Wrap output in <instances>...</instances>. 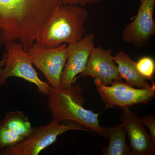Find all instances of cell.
Returning a JSON list of instances; mask_svg holds the SVG:
<instances>
[{"label": "cell", "mask_w": 155, "mask_h": 155, "mask_svg": "<svg viewBox=\"0 0 155 155\" xmlns=\"http://www.w3.org/2000/svg\"><path fill=\"white\" fill-rule=\"evenodd\" d=\"M142 124L149 130V135L153 143L155 145V116L152 114L146 115L140 119Z\"/></svg>", "instance_id": "cell-16"}, {"label": "cell", "mask_w": 155, "mask_h": 155, "mask_svg": "<svg viewBox=\"0 0 155 155\" xmlns=\"http://www.w3.org/2000/svg\"><path fill=\"white\" fill-rule=\"evenodd\" d=\"M24 137L11 132L0 122V150L12 146L24 139Z\"/></svg>", "instance_id": "cell-14"}, {"label": "cell", "mask_w": 155, "mask_h": 155, "mask_svg": "<svg viewBox=\"0 0 155 155\" xmlns=\"http://www.w3.org/2000/svg\"><path fill=\"white\" fill-rule=\"evenodd\" d=\"M88 17L84 8L63 5L52 14L37 42L45 47L52 48L79 41L85 35Z\"/></svg>", "instance_id": "cell-1"}, {"label": "cell", "mask_w": 155, "mask_h": 155, "mask_svg": "<svg viewBox=\"0 0 155 155\" xmlns=\"http://www.w3.org/2000/svg\"><path fill=\"white\" fill-rule=\"evenodd\" d=\"M81 89L78 85H73L70 89L58 90L51 87L48 97V105L53 119L61 122L71 120L100 136L107 138L105 127L100 125L99 114L83 107L84 99Z\"/></svg>", "instance_id": "cell-2"}, {"label": "cell", "mask_w": 155, "mask_h": 155, "mask_svg": "<svg viewBox=\"0 0 155 155\" xmlns=\"http://www.w3.org/2000/svg\"><path fill=\"white\" fill-rule=\"evenodd\" d=\"M119 120L127 134L133 155H154L155 145L151 140L138 115L129 107L121 108Z\"/></svg>", "instance_id": "cell-10"}, {"label": "cell", "mask_w": 155, "mask_h": 155, "mask_svg": "<svg viewBox=\"0 0 155 155\" xmlns=\"http://www.w3.org/2000/svg\"><path fill=\"white\" fill-rule=\"evenodd\" d=\"M94 81L106 108L129 107L147 104L155 97V84L153 81L151 87L144 89L134 88L122 81H116L110 85H104L97 80Z\"/></svg>", "instance_id": "cell-5"}, {"label": "cell", "mask_w": 155, "mask_h": 155, "mask_svg": "<svg viewBox=\"0 0 155 155\" xmlns=\"http://www.w3.org/2000/svg\"><path fill=\"white\" fill-rule=\"evenodd\" d=\"M94 35H85L79 41L69 44L67 46V57L61 78V90L72 88L76 76L85 69L87 60L94 47Z\"/></svg>", "instance_id": "cell-7"}, {"label": "cell", "mask_w": 155, "mask_h": 155, "mask_svg": "<svg viewBox=\"0 0 155 155\" xmlns=\"http://www.w3.org/2000/svg\"><path fill=\"white\" fill-rule=\"evenodd\" d=\"M155 0H143L140 3L135 18L122 31V39L124 42L141 48L155 35Z\"/></svg>", "instance_id": "cell-8"}, {"label": "cell", "mask_w": 155, "mask_h": 155, "mask_svg": "<svg viewBox=\"0 0 155 155\" xmlns=\"http://www.w3.org/2000/svg\"><path fill=\"white\" fill-rule=\"evenodd\" d=\"M114 60L117 65L118 71L125 83L137 88H150L152 85L147 81V79L142 76L137 71L136 62L130 56L123 51H120L114 56Z\"/></svg>", "instance_id": "cell-11"}, {"label": "cell", "mask_w": 155, "mask_h": 155, "mask_svg": "<svg viewBox=\"0 0 155 155\" xmlns=\"http://www.w3.org/2000/svg\"><path fill=\"white\" fill-rule=\"evenodd\" d=\"M143 0H140V3L141 2H142L143 1Z\"/></svg>", "instance_id": "cell-19"}, {"label": "cell", "mask_w": 155, "mask_h": 155, "mask_svg": "<svg viewBox=\"0 0 155 155\" xmlns=\"http://www.w3.org/2000/svg\"><path fill=\"white\" fill-rule=\"evenodd\" d=\"M6 58L5 54L4 53L2 59L0 61V75L2 71L3 68L5 67V64Z\"/></svg>", "instance_id": "cell-18"}, {"label": "cell", "mask_w": 155, "mask_h": 155, "mask_svg": "<svg viewBox=\"0 0 155 155\" xmlns=\"http://www.w3.org/2000/svg\"><path fill=\"white\" fill-rule=\"evenodd\" d=\"M70 130L90 131L71 120L61 122L52 119L47 125L34 127L28 137L12 146L0 150V155H37L54 143L59 136Z\"/></svg>", "instance_id": "cell-3"}, {"label": "cell", "mask_w": 155, "mask_h": 155, "mask_svg": "<svg viewBox=\"0 0 155 155\" xmlns=\"http://www.w3.org/2000/svg\"><path fill=\"white\" fill-rule=\"evenodd\" d=\"M113 53V50L110 49H105L101 46H94L80 76L91 77L105 85H111L116 81H122Z\"/></svg>", "instance_id": "cell-9"}, {"label": "cell", "mask_w": 155, "mask_h": 155, "mask_svg": "<svg viewBox=\"0 0 155 155\" xmlns=\"http://www.w3.org/2000/svg\"><path fill=\"white\" fill-rule=\"evenodd\" d=\"M102 0H62L63 5H78L83 8L89 5L98 4Z\"/></svg>", "instance_id": "cell-17"}, {"label": "cell", "mask_w": 155, "mask_h": 155, "mask_svg": "<svg viewBox=\"0 0 155 155\" xmlns=\"http://www.w3.org/2000/svg\"><path fill=\"white\" fill-rule=\"evenodd\" d=\"M136 67L140 74L144 78L152 79L154 75L155 61L148 56L142 57L136 63Z\"/></svg>", "instance_id": "cell-15"}, {"label": "cell", "mask_w": 155, "mask_h": 155, "mask_svg": "<svg viewBox=\"0 0 155 155\" xmlns=\"http://www.w3.org/2000/svg\"><path fill=\"white\" fill-rule=\"evenodd\" d=\"M105 129L109 137L108 146L103 149V155H133L126 143V132L122 124Z\"/></svg>", "instance_id": "cell-12"}, {"label": "cell", "mask_w": 155, "mask_h": 155, "mask_svg": "<svg viewBox=\"0 0 155 155\" xmlns=\"http://www.w3.org/2000/svg\"><path fill=\"white\" fill-rule=\"evenodd\" d=\"M67 44L47 48L35 42L27 51L32 64L39 69L48 83L56 89L61 90V78L67 62Z\"/></svg>", "instance_id": "cell-6"}, {"label": "cell", "mask_w": 155, "mask_h": 155, "mask_svg": "<svg viewBox=\"0 0 155 155\" xmlns=\"http://www.w3.org/2000/svg\"><path fill=\"white\" fill-rule=\"evenodd\" d=\"M5 45V64L0 75V86L5 85L6 80L9 78H19L34 84L38 92L48 96L51 86L39 78L23 46L16 42Z\"/></svg>", "instance_id": "cell-4"}, {"label": "cell", "mask_w": 155, "mask_h": 155, "mask_svg": "<svg viewBox=\"0 0 155 155\" xmlns=\"http://www.w3.org/2000/svg\"><path fill=\"white\" fill-rule=\"evenodd\" d=\"M1 121L11 132L24 138L29 136L33 130L34 127L22 111L9 112Z\"/></svg>", "instance_id": "cell-13"}]
</instances>
